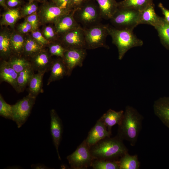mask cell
Returning <instances> with one entry per match:
<instances>
[{
    "mask_svg": "<svg viewBox=\"0 0 169 169\" xmlns=\"http://www.w3.org/2000/svg\"><path fill=\"white\" fill-rule=\"evenodd\" d=\"M143 117L135 108L127 106L122 119L118 125L117 135L122 140L129 141L134 146L142 128Z\"/></svg>",
    "mask_w": 169,
    "mask_h": 169,
    "instance_id": "obj_1",
    "label": "cell"
},
{
    "mask_svg": "<svg viewBox=\"0 0 169 169\" xmlns=\"http://www.w3.org/2000/svg\"><path fill=\"white\" fill-rule=\"evenodd\" d=\"M123 141L117 135L106 137L90 147L91 154L94 159L118 160L128 152Z\"/></svg>",
    "mask_w": 169,
    "mask_h": 169,
    "instance_id": "obj_2",
    "label": "cell"
},
{
    "mask_svg": "<svg viewBox=\"0 0 169 169\" xmlns=\"http://www.w3.org/2000/svg\"><path fill=\"white\" fill-rule=\"evenodd\" d=\"M108 31L112 43L117 48L119 60L122 59L131 49L143 45V41L137 37L132 29H119L108 25Z\"/></svg>",
    "mask_w": 169,
    "mask_h": 169,
    "instance_id": "obj_3",
    "label": "cell"
},
{
    "mask_svg": "<svg viewBox=\"0 0 169 169\" xmlns=\"http://www.w3.org/2000/svg\"><path fill=\"white\" fill-rule=\"evenodd\" d=\"M74 17L83 28L100 23L102 18L100 9L95 0H90L75 9Z\"/></svg>",
    "mask_w": 169,
    "mask_h": 169,
    "instance_id": "obj_4",
    "label": "cell"
},
{
    "mask_svg": "<svg viewBox=\"0 0 169 169\" xmlns=\"http://www.w3.org/2000/svg\"><path fill=\"white\" fill-rule=\"evenodd\" d=\"M108 24L101 23L83 29L85 38L86 49H95L103 47L109 49L106 43V39L109 35Z\"/></svg>",
    "mask_w": 169,
    "mask_h": 169,
    "instance_id": "obj_5",
    "label": "cell"
},
{
    "mask_svg": "<svg viewBox=\"0 0 169 169\" xmlns=\"http://www.w3.org/2000/svg\"><path fill=\"white\" fill-rule=\"evenodd\" d=\"M66 158L71 168L73 169H87L91 167L94 160L91 154L90 147L85 140Z\"/></svg>",
    "mask_w": 169,
    "mask_h": 169,
    "instance_id": "obj_6",
    "label": "cell"
},
{
    "mask_svg": "<svg viewBox=\"0 0 169 169\" xmlns=\"http://www.w3.org/2000/svg\"><path fill=\"white\" fill-rule=\"evenodd\" d=\"M139 11L125 8H118L110 19L115 27L133 30L138 24Z\"/></svg>",
    "mask_w": 169,
    "mask_h": 169,
    "instance_id": "obj_7",
    "label": "cell"
},
{
    "mask_svg": "<svg viewBox=\"0 0 169 169\" xmlns=\"http://www.w3.org/2000/svg\"><path fill=\"white\" fill-rule=\"evenodd\" d=\"M36 97L29 94L12 105L13 120L18 128L27 120L35 104Z\"/></svg>",
    "mask_w": 169,
    "mask_h": 169,
    "instance_id": "obj_8",
    "label": "cell"
},
{
    "mask_svg": "<svg viewBox=\"0 0 169 169\" xmlns=\"http://www.w3.org/2000/svg\"><path fill=\"white\" fill-rule=\"evenodd\" d=\"M86 49L82 48L68 49L62 58L67 70V76H70L75 67H81L87 55Z\"/></svg>",
    "mask_w": 169,
    "mask_h": 169,
    "instance_id": "obj_9",
    "label": "cell"
},
{
    "mask_svg": "<svg viewBox=\"0 0 169 169\" xmlns=\"http://www.w3.org/2000/svg\"><path fill=\"white\" fill-rule=\"evenodd\" d=\"M69 13L51 2L43 4L37 14L39 23L44 24L48 23L54 24L61 17Z\"/></svg>",
    "mask_w": 169,
    "mask_h": 169,
    "instance_id": "obj_10",
    "label": "cell"
},
{
    "mask_svg": "<svg viewBox=\"0 0 169 169\" xmlns=\"http://www.w3.org/2000/svg\"><path fill=\"white\" fill-rule=\"evenodd\" d=\"M59 40L67 49L75 48L86 49L84 33L81 26L60 36Z\"/></svg>",
    "mask_w": 169,
    "mask_h": 169,
    "instance_id": "obj_11",
    "label": "cell"
},
{
    "mask_svg": "<svg viewBox=\"0 0 169 169\" xmlns=\"http://www.w3.org/2000/svg\"><path fill=\"white\" fill-rule=\"evenodd\" d=\"M49 51L44 48L29 59L34 71L45 73L50 70L53 59Z\"/></svg>",
    "mask_w": 169,
    "mask_h": 169,
    "instance_id": "obj_12",
    "label": "cell"
},
{
    "mask_svg": "<svg viewBox=\"0 0 169 169\" xmlns=\"http://www.w3.org/2000/svg\"><path fill=\"white\" fill-rule=\"evenodd\" d=\"M50 131L54 144L56 149L58 159L61 160L58 148L62 139L63 125L62 121L54 109L50 111Z\"/></svg>",
    "mask_w": 169,
    "mask_h": 169,
    "instance_id": "obj_13",
    "label": "cell"
},
{
    "mask_svg": "<svg viewBox=\"0 0 169 169\" xmlns=\"http://www.w3.org/2000/svg\"><path fill=\"white\" fill-rule=\"evenodd\" d=\"M74 10L63 15L54 23L55 30L59 36L80 26L74 18Z\"/></svg>",
    "mask_w": 169,
    "mask_h": 169,
    "instance_id": "obj_14",
    "label": "cell"
},
{
    "mask_svg": "<svg viewBox=\"0 0 169 169\" xmlns=\"http://www.w3.org/2000/svg\"><path fill=\"white\" fill-rule=\"evenodd\" d=\"M111 133L105 125L98 120L88 133L85 140L90 147L97 142L106 137H110Z\"/></svg>",
    "mask_w": 169,
    "mask_h": 169,
    "instance_id": "obj_15",
    "label": "cell"
},
{
    "mask_svg": "<svg viewBox=\"0 0 169 169\" xmlns=\"http://www.w3.org/2000/svg\"><path fill=\"white\" fill-rule=\"evenodd\" d=\"M153 108L155 115L169 128V97H161L156 100Z\"/></svg>",
    "mask_w": 169,
    "mask_h": 169,
    "instance_id": "obj_16",
    "label": "cell"
},
{
    "mask_svg": "<svg viewBox=\"0 0 169 169\" xmlns=\"http://www.w3.org/2000/svg\"><path fill=\"white\" fill-rule=\"evenodd\" d=\"M154 6L152 2L145 8L139 11L138 20L139 24H147L155 28L159 24L162 18L157 15Z\"/></svg>",
    "mask_w": 169,
    "mask_h": 169,
    "instance_id": "obj_17",
    "label": "cell"
},
{
    "mask_svg": "<svg viewBox=\"0 0 169 169\" xmlns=\"http://www.w3.org/2000/svg\"><path fill=\"white\" fill-rule=\"evenodd\" d=\"M18 74L7 61L2 60L0 64V81L10 84L18 92L17 80Z\"/></svg>",
    "mask_w": 169,
    "mask_h": 169,
    "instance_id": "obj_18",
    "label": "cell"
},
{
    "mask_svg": "<svg viewBox=\"0 0 169 169\" xmlns=\"http://www.w3.org/2000/svg\"><path fill=\"white\" fill-rule=\"evenodd\" d=\"M50 70L51 72L47 82V85L52 82L59 80L67 76L66 66L62 59L60 57L53 60Z\"/></svg>",
    "mask_w": 169,
    "mask_h": 169,
    "instance_id": "obj_19",
    "label": "cell"
},
{
    "mask_svg": "<svg viewBox=\"0 0 169 169\" xmlns=\"http://www.w3.org/2000/svg\"><path fill=\"white\" fill-rule=\"evenodd\" d=\"M11 33L7 30L0 33V56L2 60H6L13 54L11 38Z\"/></svg>",
    "mask_w": 169,
    "mask_h": 169,
    "instance_id": "obj_20",
    "label": "cell"
},
{
    "mask_svg": "<svg viewBox=\"0 0 169 169\" xmlns=\"http://www.w3.org/2000/svg\"><path fill=\"white\" fill-rule=\"evenodd\" d=\"M124 111H116L109 109L99 119L106 126L108 130L112 133V128L114 125H119L122 119Z\"/></svg>",
    "mask_w": 169,
    "mask_h": 169,
    "instance_id": "obj_21",
    "label": "cell"
},
{
    "mask_svg": "<svg viewBox=\"0 0 169 169\" xmlns=\"http://www.w3.org/2000/svg\"><path fill=\"white\" fill-rule=\"evenodd\" d=\"M98 5L102 18L110 19L118 8L116 0H95Z\"/></svg>",
    "mask_w": 169,
    "mask_h": 169,
    "instance_id": "obj_22",
    "label": "cell"
},
{
    "mask_svg": "<svg viewBox=\"0 0 169 169\" xmlns=\"http://www.w3.org/2000/svg\"><path fill=\"white\" fill-rule=\"evenodd\" d=\"M44 74L38 72L34 74L28 84V94L36 97L39 93L43 92V79Z\"/></svg>",
    "mask_w": 169,
    "mask_h": 169,
    "instance_id": "obj_23",
    "label": "cell"
},
{
    "mask_svg": "<svg viewBox=\"0 0 169 169\" xmlns=\"http://www.w3.org/2000/svg\"><path fill=\"white\" fill-rule=\"evenodd\" d=\"M44 46L39 43L32 36L25 38L22 55L29 58L44 49Z\"/></svg>",
    "mask_w": 169,
    "mask_h": 169,
    "instance_id": "obj_24",
    "label": "cell"
},
{
    "mask_svg": "<svg viewBox=\"0 0 169 169\" xmlns=\"http://www.w3.org/2000/svg\"><path fill=\"white\" fill-rule=\"evenodd\" d=\"M22 55L13 54L7 61L18 74L31 66L29 59Z\"/></svg>",
    "mask_w": 169,
    "mask_h": 169,
    "instance_id": "obj_25",
    "label": "cell"
},
{
    "mask_svg": "<svg viewBox=\"0 0 169 169\" xmlns=\"http://www.w3.org/2000/svg\"><path fill=\"white\" fill-rule=\"evenodd\" d=\"M119 169H138L140 162L136 155H131L128 152L122 156L118 160Z\"/></svg>",
    "mask_w": 169,
    "mask_h": 169,
    "instance_id": "obj_26",
    "label": "cell"
},
{
    "mask_svg": "<svg viewBox=\"0 0 169 169\" xmlns=\"http://www.w3.org/2000/svg\"><path fill=\"white\" fill-rule=\"evenodd\" d=\"M34 71L31 66L18 74L17 80V92L23 91L28 85L30 80L34 74Z\"/></svg>",
    "mask_w": 169,
    "mask_h": 169,
    "instance_id": "obj_27",
    "label": "cell"
},
{
    "mask_svg": "<svg viewBox=\"0 0 169 169\" xmlns=\"http://www.w3.org/2000/svg\"><path fill=\"white\" fill-rule=\"evenodd\" d=\"M21 16L20 10L18 8L8 9L3 14L0 24L13 27Z\"/></svg>",
    "mask_w": 169,
    "mask_h": 169,
    "instance_id": "obj_28",
    "label": "cell"
},
{
    "mask_svg": "<svg viewBox=\"0 0 169 169\" xmlns=\"http://www.w3.org/2000/svg\"><path fill=\"white\" fill-rule=\"evenodd\" d=\"M152 2L153 0H124L118 3V8H129L140 11Z\"/></svg>",
    "mask_w": 169,
    "mask_h": 169,
    "instance_id": "obj_29",
    "label": "cell"
},
{
    "mask_svg": "<svg viewBox=\"0 0 169 169\" xmlns=\"http://www.w3.org/2000/svg\"><path fill=\"white\" fill-rule=\"evenodd\" d=\"M11 40L13 54L22 55L25 40L23 34L19 32L11 33Z\"/></svg>",
    "mask_w": 169,
    "mask_h": 169,
    "instance_id": "obj_30",
    "label": "cell"
},
{
    "mask_svg": "<svg viewBox=\"0 0 169 169\" xmlns=\"http://www.w3.org/2000/svg\"><path fill=\"white\" fill-rule=\"evenodd\" d=\"M155 28L157 31L162 44L169 49V23L162 18L159 24Z\"/></svg>",
    "mask_w": 169,
    "mask_h": 169,
    "instance_id": "obj_31",
    "label": "cell"
},
{
    "mask_svg": "<svg viewBox=\"0 0 169 169\" xmlns=\"http://www.w3.org/2000/svg\"><path fill=\"white\" fill-rule=\"evenodd\" d=\"M91 167L93 169H119L118 160L94 159Z\"/></svg>",
    "mask_w": 169,
    "mask_h": 169,
    "instance_id": "obj_32",
    "label": "cell"
},
{
    "mask_svg": "<svg viewBox=\"0 0 169 169\" xmlns=\"http://www.w3.org/2000/svg\"><path fill=\"white\" fill-rule=\"evenodd\" d=\"M48 45L49 48V51L51 56H56L62 59L67 49L59 39L50 42Z\"/></svg>",
    "mask_w": 169,
    "mask_h": 169,
    "instance_id": "obj_33",
    "label": "cell"
},
{
    "mask_svg": "<svg viewBox=\"0 0 169 169\" xmlns=\"http://www.w3.org/2000/svg\"><path fill=\"white\" fill-rule=\"evenodd\" d=\"M0 115L6 119L12 120V105L7 103L0 94Z\"/></svg>",
    "mask_w": 169,
    "mask_h": 169,
    "instance_id": "obj_34",
    "label": "cell"
},
{
    "mask_svg": "<svg viewBox=\"0 0 169 169\" xmlns=\"http://www.w3.org/2000/svg\"><path fill=\"white\" fill-rule=\"evenodd\" d=\"M44 37L50 42L59 40V36L56 33L54 27L46 26L43 30Z\"/></svg>",
    "mask_w": 169,
    "mask_h": 169,
    "instance_id": "obj_35",
    "label": "cell"
},
{
    "mask_svg": "<svg viewBox=\"0 0 169 169\" xmlns=\"http://www.w3.org/2000/svg\"><path fill=\"white\" fill-rule=\"evenodd\" d=\"M38 9L37 4L34 2H30L24 5L20 11L21 15L22 17H26L35 12Z\"/></svg>",
    "mask_w": 169,
    "mask_h": 169,
    "instance_id": "obj_36",
    "label": "cell"
},
{
    "mask_svg": "<svg viewBox=\"0 0 169 169\" xmlns=\"http://www.w3.org/2000/svg\"><path fill=\"white\" fill-rule=\"evenodd\" d=\"M52 2L68 13L74 10L71 0H51Z\"/></svg>",
    "mask_w": 169,
    "mask_h": 169,
    "instance_id": "obj_37",
    "label": "cell"
},
{
    "mask_svg": "<svg viewBox=\"0 0 169 169\" xmlns=\"http://www.w3.org/2000/svg\"><path fill=\"white\" fill-rule=\"evenodd\" d=\"M25 20L31 24L32 31L37 30L39 22L37 12L26 17Z\"/></svg>",
    "mask_w": 169,
    "mask_h": 169,
    "instance_id": "obj_38",
    "label": "cell"
},
{
    "mask_svg": "<svg viewBox=\"0 0 169 169\" xmlns=\"http://www.w3.org/2000/svg\"><path fill=\"white\" fill-rule=\"evenodd\" d=\"M31 32V36L44 46L48 45L50 43L44 37L42 33L39 31L36 30Z\"/></svg>",
    "mask_w": 169,
    "mask_h": 169,
    "instance_id": "obj_39",
    "label": "cell"
},
{
    "mask_svg": "<svg viewBox=\"0 0 169 169\" xmlns=\"http://www.w3.org/2000/svg\"><path fill=\"white\" fill-rule=\"evenodd\" d=\"M17 29L19 32L23 34L32 31V28L31 24L26 20L18 25Z\"/></svg>",
    "mask_w": 169,
    "mask_h": 169,
    "instance_id": "obj_40",
    "label": "cell"
},
{
    "mask_svg": "<svg viewBox=\"0 0 169 169\" xmlns=\"http://www.w3.org/2000/svg\"><path fill=\"white\" fill-rule=\"evenodd\" d=\"M158 6L161 9L164 16V19L169 23V10L165 8L161 3L159 4Z\"/></svg>",
    "mask_w": 169,
    "mask_h": 169,
    "instance_id": "obj_41",
    "label": "cell"
},
{
    "mask_svg": "<svg viewBox=\"0 0 169 169\" xmlns=\"http://www.w3.org/2000/svg\"><path fill=\"white\" fill-rule=\"evenodd\" d=\"M90 0H71L74 10Z\"/></svg>",
    "mask_w": 169,
    "mask_h": 169,
    "instance_id": "obj_42",
    "label": "cell"
},
{
    "mask_svg": "<svg viewBox=\"0 0 169 169\" xmlns=\"http://www.w3.org/2000/svg\"><path fill=\"white\" fill-rule=\"evenodd\" d=\"M20 4V2L19 0H7V4L10 7H14L17 6Z\"/></svg>",
    "mask_w": 169,
    "mask_h": 169,
    "instance_id": "obj_43",
    "label": "cell"
},
{
    "mask_svg": "<svg viewBox=\"0 0 169 169\" xmlns=\"http://www.w3.org/2000/svg\"><path fill=\"white\" fill-rule=\"evenodd\" d=\"M31 167L33 169H49V167L46 166L45 165L38 163L36 164H33L31 165Z\"/></svg>",
    "mask_w": 169,
    "mask_h": 169,
    "instance_id": "obj_44",
    "label": "cell"
},
{
    "mask_svg": "<svg viewBox=\"0 0 169 169\" xmlns=\"http://www.w3.org/2000/svg\"><path fill=\"white\" fill-rule=\"evenodd\" d=\"M6 0H0V6L2 7L4 9L8 10V7L6 4Z\"/></svg>",
    "mask_w": 169,
    "mask_h": 169,
    "instance_id": "obj_45",
    "label": "cell"
},
{
    "mask_svg": "<svg viewBox=\"0 0 169 169\" xmlns=\"http://www.w3.org/2000/svg\"><path fill=\"white\" fill-rule=\"evenodd\" d=\"M30 1L31 2H34V1H38V2H40V0H28Z\"/></svg>",
    "mask_w": 169,
    "mask_h": 169,
    "instance_id": "obj_46",
    "label": "cell"
}]
</instances>
